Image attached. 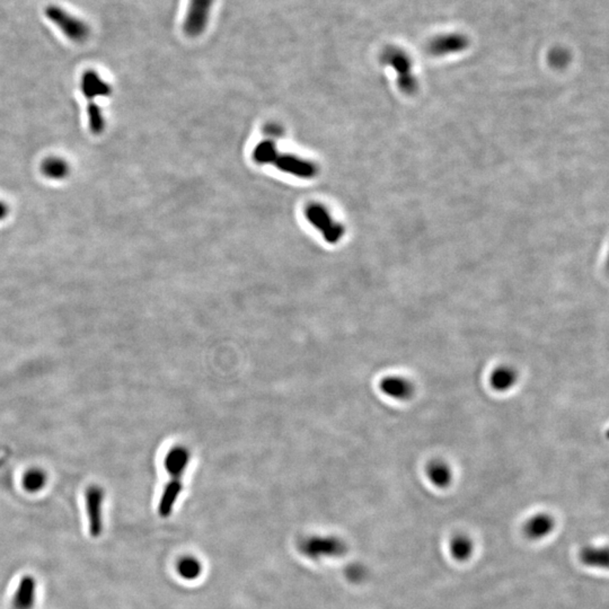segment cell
I'll list each match as a JSON object with an SVG mask.
<instances>
[{"instance_id": "cell-1", "label": "cell", "mask_w": 609, "mask_h": 609, "mask_svg": "<svg viewBox=\"0 0 609 609\" xmlns=\"http://www.w3.org/2000/svg\"><path fill=\"white\" fill-rule=\"evenodd\" d=\"M44 16L72 44H83L91 36V26L87 22L68 12L64 7L51 4L44 8Z\"/></svg>"}, {"instance_id": "cell-3", "label": "cell", "mask_w": 609, "mask_h": 609, "mask_svg": "<svg viewBox=\"0 0 609 609\" xmlns=\"http://www.w3.org/2000/svg\"><path fill=\"white\" fill-rule=\"evenodd\" d=\"M213 4L215 0H190L183 23V31L189 38H199L206 32Z\"/></svg>"}, {"instance_id": "cell-21", "label": "cell", "mask_w": 609, "mask_h": 609, "mask_svg": "<svg viewBox=\"0 0 609 609\" xmlns=\"http://www.w3.org/2000/svg\"><path fill=\"white\" fill-rule=\"evenodd\" d=\"M549 60H551V62H552L554 66H564V65L569 61V55H568V52H566V50L555 49L551 52V55H549Z\"/></svg>"}, {"instance_id": "cell-10", "label": "cell", "mask_w": 609, "mask_h": 609, "mask_svg": "<svg viewBox=\"0 0 609 609\" xmlns=\"http://www.w3.org/2000/svg\"><path fill=\"white\" fill-rule=\"evenodd\" d=\"M41 173L52 181H62L70 174V165L66 159L58 156L46 157L41 164Z\"/></svg>"}, {"instance_id": "cell-17", "label": "cell", "mask_w": 609, "mask_h": 609, "mask_svg": "<svg viewBox=\"0 0 609 609\" xmlns=\"http://www.w3.org/2000/svg\"><path fill=\"white\" fill-rule=\"evenodd\" d=\"M450 551L455 558L464 561L471 556L473 546H471L469 538L463 536V535H458L454 537V540H451Z\"/></svg>"}, {"instance_id": "cell-12", "label": "cell", "mask_w": 609, "mask_h": 609, "mask_svg": "<svg viewBox=\"0 0 609 609\" xmlns=\"http://www.w3.org/2000/svg\"><path fill=\"white\" fill-rule=\"evenodd\" d=\"M189 453L187 449L178 447L172 449L165 458V469L172 475V480H180L189 463Z\"/></svg>"}, {"instance_id": "cell-6", "label": "cell", "mask_w": 609, "mask_h": 609, "mask_svg": "<svg viewBox=\"0 0 609 609\" xmlns=\"http://www.w3.org/2000/svg\"><path fill=\"white\" fill-rule=\"evenodd\" d=\"M81 91L87 101L95 102L96 98H109L112 86L96 70L87 69L81 74Z\"/></svg>"}, {"instance_id": "cell-8", "label": "cell", "mask_w": 609, "mask_h": 609, "mask_svg": "<svg viewBox=\"0 0 609 609\" xmlns=\"http://www.w3.org/2000/svg\"><path fill=\"white\" fill-rule=\"evenodd\" d=\"M38 582L33 575L20 577L18 588L12 599L13 609H33L36 601Z\"/></svg>"}, {"instance_id": "cell-11", "label": "cell", "mask_w": 609, "mask_h": 609, "mask_svg": "<svg viewBox=\"0 0 609 609\" xmlns=\"http://www.w3.org/2000/svg\"><path fill=\"white\" fill-rule=\"evenodd\" d=\"M518 380V375L511 367L502 366L493 370L490 377V385L495 391L506 393L510 391Z\"/></svg>"}, {"instance_id": "cell-5", "label": "cell", "mask_w": 609, "mask_h": 609, "mask_svg": "<svg viewBox=\"0 0 609 609\" xmlns=\"http://www.w3.org/2000/svg\"><path fill=\"white\" fill-rule=\"evenodd\" d=\"M469 40L463 33H446V34L434 36L428 46V50L432 55H455L467 49Z\"/></svg>"}, {"instance_id": "cell-19", "label": "cell", "mask_w": 609, "mask_h": 609, "mask_svg": "<svg viewBox=\"0 0 609 609\" xmlns=\"http://www.w3.org/2000/svg\"><path fill=\"white\" fill-rule=\"evenodd\" d=\"M178 569L180 575L185 577V579L193 580V579H196L200 575L202 568L198 561L189 558H183L178 563Z\"/></svg>"}, {"instance_id": "cell-16", "label": "cell", "mask_w": 609, "mask_h": 609, "mask_svg": "<svg viewBox=\"0 0 609 609\" xmlns=\"http://www.w3.org/2000/svg\"><path fill=\"white\" fill-rule=\"evenodd\" d=\"M87 118H88L89 129L93 135H100L105 130V118L101 107L95 102H88L87 105Z\"/></svg>"}, {"instance_id": "cell-7", "label": "cell", "mask_w": 609, "mask_h": 609, "mask_svg": "<svg viewBox=\"0 0 609 609\" xmlns=\"http://www.w3.org/2000/svg\"><path fill=\"white\" fill-rule=\"evenodd\" d=\"M307 217L309 222L322 232L326 241H335L341 237L342 228L334 222L328 211L319 206H313L307 210Z\"/></svg>"}, {"instance_id": "cell-2", "label": "cell", "mask_w": 609, "mask_h": 609, "mask_svg": "<svg viewBox=\"0 0 609 609\" xmlns=\"http://www.w3.org/2000/svg\"><path fill=\"white\" fill-rule=\"evenodd\" d=\"M380 60L382 64L395 70L399 83L403 89L412 91L415 87V77L412 72L413 65H412L411 58L408 57L404 50L397 46H387L382 52Z\"/></svg>"}, {"instance_id": "cell-15", "label": "cell", "mask_w": 609, "mask_h": 609, "mask_svg": "<svg viewBox=\"0 0 609 609\" xmlns=\"http://www.w3.org/2000/svg\"><path fill=\"white\" fill-rule=\"evenodd\" d=\"M427 475H428L429 481L440 489L450 486L451 480H453L450 467L441 460H434L432 463L429 464Z\"/></svg>"}, {"instance_id": "cell-22", "label": "cell", "mask_w": 609, "mask_h": 609, "mask_svg": "<svg viewBox=\"0 0 609 609\" xmlns=\"http://www.w3.org/2000/svg\"><path fill=\"white\" fill-rule=\"evenodd\" d=\"M8 213L9 208L8 206H7L6 202L0 200V222L4 220V219H6L7 216H8Z\"/></svg>"}, {"instance_id": "cell-4", "label": "cell", "mask_w": 609, "mask_h": 609, "mask_svg": "<svg viewBox=\"0 0 609 609\" xmlns=\"http://www.w3.org/2000/svg\"><path fill=\"white\" fill-rule=\"evenodd\" d=\"M105 493L100 486H89L85 493L87 518H88L89 534L93 538H98L103 533V508Z\"/></svg>"}, {"instance_id": "cell-18", "label": "cell", "mask_w": 609, "mask_h": 609, "mask_svg": "<svg viewBox=\"0 0 609 609\" xmlns=\"http://www.w3.org/2000/svg\"><path fill=\"white\" fill-rule=\"evenodd\" d=\"M46 483V474L40 469H32V471H27L23 479L24 488L32 493L44 489Z\"/></svg>"}, {"instance_id": "cell-13", "label": "cell", "mask_w": 609, "mask_h": 609, "mask_svg": "<svg viewBox=\"0 0 609 609\" xmlns=\"http://www.w3.org/2000/svg\"><path fill=\"white\" fill-rule=\"evenodd\" d=\"M181 491V480H172L165 486L159 506V514L161 517L166 518L172 514Z\"/></svg>"}, {"instance_id": "cell-20", "label": "cell", "mask_w": 609, "mask_h": 609, "mask_svg": "<svg viewBox=\"0 0 609 609\" xmlns=\"http://www.w3.org/2000/svg\"><path fill=\"white\" fill-rule=\"evenodd\" d=\"M601 558H603V560L607 561L606 552L603 553V554H601V549H587V551H584V560L586 563L606 564L605 563V562H603V561H601Z\"/></svg>"}, {"instance_id": "cell-9", "label": "cell", "mask_w": 609, "mask_h": 609, "mask_svg": "<svg viewBox=\"0 0 609 609\" xmlns=\"http://www.w3.org/2000/svg\"><path fill=\"white\" fill-rule=\"evenodd\" d=\"M380 391L382 394H385L386 396L402 402L410 400L414 393L412 382H408L404 377L400 376L386 377L380 382Z\"/></svg>"}, {"instance_id": "cell-14", "label": "cell", "mask_w": 609, "mask_h": 609, "mask_svg": "<svg viewBox=\"0 0 609 609\" xmlns=\"http://www.w3.org/2000/svg\"><path fill=\"white\" fill-rule=\"evenodd\" d=\"M553 525L552 518L547 514H536L527 521L525 533L529 538H543L552 532Z\"/></svg>"}]
</instances>
